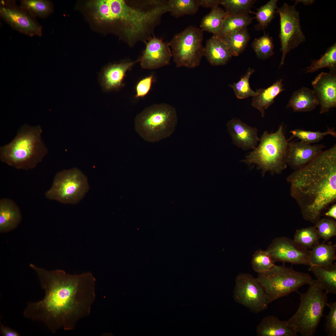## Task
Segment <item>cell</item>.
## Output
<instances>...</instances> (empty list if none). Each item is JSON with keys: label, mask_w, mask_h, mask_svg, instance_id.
<instances>
[{"label": "cell", "mask_w": 336, "mask_h": 336, "mask_svg": "<svg viewBox=\"0 0 336 336\" xmlns=\"http://www.w3.org/2000/svg\"><path fill=\"white\" fill-rule=\"evenodd\" d=\"M22 220L19 207L13 200L7 198L0 200V232L4 233L15 229Z\"/></svg>", "instance_id": "cell-21"}, {"label": "cell", "mask_w": 336, "mask_h": 336, "mask_svg": "<svg viewBox=\"0 0 336 336\" xmlns=\"http://www.w3.org/2000/svg\"><path fill=\"white\" fill-rule=\"evenodd\" d=\"M314 1L315 0H296L294 5L300 2H302L305 5H308L312 4Z\"/></svg>", "instance_id": "cell-45"}, {"label": "cell", "mask_w": 336, "mask_h": 336, "mask_svg": "<svg viewBox=\"0 0 336 336\" xmlns=\"http://www.w3.org/2000/svg\"><path fill=\"white\" fill-rule=\"evenodd\" d=\"M204 56L211 65L217 66L226 64L232 56L223 39L213 35L206 41Z\"/></svg>", "instance_id": "cell-19"}, {"label": "cell", "mask_w": 336, "mask_h": 336, "mask_svg": "<svg viewBox=\"0 0 336 336\" xmlns=\"http://www.w3.org/2000/svg\"><path fill=\"white\" fill-rule=\"evenodd\" d=\"M277 0H271L264 5L257 9L255 18L258 23L255 26L256 30H264L275 17L278 8Z\"/></svg>", "instance_id": "cell-30"}, {"label": "cell", "mask_w": 336, "mask_h": 336, "mask_svg": "<svg viewBox=\"0 0 336 336\" xmlns=\"http://www.w3.org/2000/svg\"><path fill=\"white\" fill-rule=\"evenodd\" d=\"M203 31L190 26L175 35L168 42L177 67L194 68L199 65L204 56Z\"/></svg>", "instance_id": "cell-8"}, {"label": "cell", "mask_w": 336, "mask_h": 336, "mask_svg": "<svg viewBox=\"0 0 336 336\" xmlns=\"http://www.w3.org/2000/svg\"><path fill=\"white\" fill-rule=\"evenodd\" d=\"M320 239L317 230L314 226L297 230L293 240L309 249H312L320 243Z\"/></svg>", "instance_id": "cell-34"}, {"label": "cell", "mask_w": 336, "mask_h": 336, "mask_svg": "<svg viewBox=\"0 0 336 336\" xmlns=\"http://www.w3.org/2000/svg\"><path fill=\"white\" fill-rule=\"evenodd\" d=\"M254 0H221L220 4L228 15L239 16L252 13L251 9L256 2Z\"/></svg>", "instance_id": "cell-33"}, {"label": "cell", "mask_w": 336, "mask_h": 336, "mask_svg": "<svg viewBox=\"0 0 336 336\" xmlns=\"http://www.w3.org/2000/svg\"><path fill=\"white\" fill-rule=\"evenodd\" d=\"M145 43V49L139 58L142 68L155 69L170 64L172 55L168 43L154 35Z\"/></svg>", "instance_id": "cell-14"}, {"label": "cell", "mask_w": 336, "mask_h": 336, "mask_svg": "<svg viewBox=\"0 0 336 336\" xmlns=\"http://www.w3.org/2000/svg\"><path fill=\"white\" fill-rule=\"evenodd\" d=\"M319 105L313 90L303 87L294 92L287 106L294 112L310 111Z\"/></svg>", "instance_id": "cell-22"}, {"label": "cell", "mask_w": 336, "mask_h": 336, "mask_svg": "<svg viewBox=\"0 0 336 336\" xmlns=\"http://www.w3.org/2000/svg\"><path fill=\"white\" fill-rule=\"evenodd\" d=\"M291 196L303 218L315 223L322 212L336 199V144L287 178Z\"/></svg>", "instance_id": "cell-2"}, {"label": "cell", "mask_w": 336, "mask_h": 336, "mask_svg": "<svg viewBox=\"0 0 336 336\" xmlns=\"http://www.w3.org/2000/svg\"><path fill=\"white\" fill-rule=\"evenodd\" d=\"M255 72L254 69L249 68L245 75L236 83H234L229 86L233 89L236 97L239 99H243L249 97L254 96L256 91H253L249 83L251 75Z\"/></svg>", "instance_id": "cell-37"}, {"label": "cell", "mask_w": 336, "mask_h": 336, "mask_svg": "<svg viewBox=\"0 0 336 336\" xmlns=\"http://www.w3.org/2000/svg\"><path fill=\"white\" fill-rule=\"evenodd\" d=\"M139 62V58L134 61L113 64L106 67L101 76V84L104 89L109 91L120 88L127 72Z\"/></svg>", "instance_id": "cell-18"}, {"label": "cell", "mask_w": 336, "mask_h": 336, "mask_svg": "<svg viewBox=\"0 0 336 336\" xmlns=\"http://www.w3.org/2000/svg\"><path fill=\"white\" fill-rule=\"evenodd\" d=\"M199 7L198 0L168 1V12L175 18L185 15L194 14L198 12Z\"/></svg>", "instance_id": "cell-29"}, {"label": "cell", "mask_w": 336, "mask_h": 336, "mask_svg": "<svg viewBox=\"0 0 336 336\" xmlns=\"http://www.w3.org/2000/svg\"><path fill=\"white\" fill-rule=\"evenodd\" d=\"M228 131L233 143L244 150L254 149L259 142L258 131L243 122L240 119H233L226 124Z\"/></svg>", "instance_id": "cell-16"}, {"label": "cell", "mask_w": 336, "mask_h": 336, "mask_svg": "<svg viewBox=\"0 0 336 336\" xmlns=\"http://www.w3.org/2000/svg\"><path fill=\"white\" fill-rule=\"evenodd\" d=\"M310 66L305 68L307 73H312L324 68L336 70V44L329 47L319 59L311 62Z\"/></svg>", "instance_id": "cell-32"}, {"label": "cell", "mask_w": 336, "mask_h": 336, "mask_svg": "<svg viewBox=\"0 0 336 336\" xmlns=\"http://www.w3.org/2000/svg\"><path fill=\"white\" fill-rule=\"evenodd\" d=\"M247 28L231 33L223 38L232 56H237L245 49L250 40Z\"/></svg>", "instance_id": "cell-26"}, {"label": "cell", "mask_w": 336, "mask_h": 336, "mask_svg": "<svg viewBox=\"0 0 336 336\" xmlns=\"http://www.w3.org/2000/svg\"><path fill=\"white\" fill-rule=\"evenodd\" d=\"M293 137H296L301 141L311 144L317 142L321 140L324 137L330 135L336 137V132L334 129L328 127L324 132L306 131L300 129H296L290 131Z\"/></svg>", "instance_id": "cell-36"}, {"label": "cell", "mask_w": 336, "mask_h": 336, "mask_svg": "<svg viewBox=\"0 0 336 336\" xmlns=\"http://www.w3.org/2000/svg\"><path fill=\"white\" fill-rule=\"evenodd\" d=\"M275 263L266 250L260 249L255 252L251 262L253 269L258 273L269 270L275 265Z\"/></svg>", "instance_id": "cell-38"}, {"label": "cell", "mask_w": 336, "mask_h": 336, "mask_svg": "<svg viewBox=\"0 0 336 336\" xmlns=\"http://www.w3.org/2000/svg\"><path fill=\"white\" fill-rule=\"evenodd\" d=\"M0 332L3 336H19L20 333L17 331L5 326L0 322Z\"/></svg>", "instance_id": "cell-42"}, {"label": "cell", "mask_w": 336, "mask_h": 336, "mask_svg": "<svg viewBox=\"0 0 336 336\" xmlns=\"http://www.w3.org/2000/svg\"><path fill=\"white\" fill-rule=\"evenodd\" d=\"M226 12L219 7L212 9L203 18L200 26L205 31L217 35L220 32L223 22L228 16Z\"/></svg>", "instance_id": "cell-27"}, {"label": "cell", "mask_w": 336, "mask_h": 336, "mask_svg": "<svg viewBox=\"0 0 336 336\" xmlns=\"http://www.w3.org/2000/svg\"><path fill=\"white\" fill-rule=\"evenodd\" d=\"M89 189L86 177L80 170L73 168L58 172L45 195L49 200L74 204L83 198Z\"/></svg>", "instance_id": "cell-9"}, {"label": "cell", "mask_w": 336, "mask_h": 336, "mask_svg": "<svg viewBox=\"0 0 336 336\" xmlns=\"http://www.w3.org/2000/svg\"><path fill=\"white\" fill-rule=\"evenodd\" d=\"M20 6L35 17L46 18L53 11L52 4L47 0H23Z\"/></svg>", "instance_id": "cell-31"}, {"label": "cell", "mask_w": 336, "mask_h": 336, "mask_svg": "<svg viewBox=\"0 0 336 336\" xmlns=\"http://www.w3.org/2000/svg\"><path fill=\"white\" fill-rule=\"evenodd\" d=\"M259 336H296L297 332L287 321L280 320L273 315L264 318L256 329Z\"/></svg>", "instance_id": "cell-20"}, {"label": "cell", "mask_w": 336, "mask_h": 336, "mask_svg": "<svg viewBox=\"0 0 336 336\" xmlns=\"http://www.w3.org/2000/svg\"><path fill=\"white\" fill-rule=\"evenodd\" d=\"M233 296L236 302L255 314L264 310L268 307L262 287L256 278L249 273H240L237 275Z\"/></svg>", "instance_id": "cell-11"}, {"label": "cell", "mask_w": 336, "mask_h": 336, "mask_svg": "<svg viewBox=\"0 0 336 336\" xmlns=\"http://www.w3.org/2000/svg\"><path fill=\"white\" fill-rule=\"evenodd\" d=\"M324 147L322 144L312 145L301 141L288 143L287 165L295 170L299 169L314 159Z\"/></svg>", "instance_id": "cell-17"}, {"label": "cell", "mask_w": 336, "mask_h": 336, "mask_svg": "<svg viewBox=\"0 0 336 336\" xmlns=\"http://www.w3.org/2000/svg\"><path fill=\"white\" fill-rule=\"evenodd\" d=\"M0 16L12 28L30 36H40L42 26L36 17L14 1L2 0L0 7Z\"/></svg>", "instance_id": "cell-12"}, {"label": "cell", "mask_w": 336, "mask_h": 336, "mask_svg": "<svg viewBox=\"0 0 336 336\" xmlns=\"http://www.w3.org/2000/svg\"><path fill=\"white\" fill-rule=\"evenodd\" d=\"M310 251V266L330 265L336 259L335 245L319 243Z\"/></svg>", "instance_id": "cell-24"}, {"label": "cell", "mask_w": 336, "mask_h": 336, "mask_svg": "<svg viewBox=\"0 0 336 336\" xmlns=\"http://www.w3.org/2000/svg\"><path fill=\"white\" fill-rule=\"evenodd\" d=\"M153 79V76L151 75L142 79L138 83L136 87L135 98L143 97L148 93Z\"/></svg>", "instance_id": "cell-41"}, {"label": "cell", "mask_w": 336, "mask_h": 336, "mask_svg": "<svg viewBox=\"0 0 336 336\" xmlns=\"http://www.w3.org/2000/svg\"><path fill=\"white\" fill-rule=\"evenodd\" d=\"M45 296L29 302L23 312L26 318L43 322L53 333L61 329H73L88 316L94 302L96 279L91 273L70 274L62 270H48L33 264Z\"/></svg>", "instance_id": "cell-1"}, {"label": "cell", "mask_w": 336, "mask_h": 336, "mask_svg": "<svg viewBox=\"0 0 336 336\" xmlns=\"http://www.w3.org/2000/svg\"><path fill=\"white\" fill-rule=\"evenodd\" d=\"M258 274L256 279L264 290L268 304L297 291L312 279L308 273L296 271L284 263L275 265L269 270Z\"/></svg>", "instance_id": "cell-7"}, {"label": "cell", "mask_w": 336, "mask_h": 336, "mask_svg": "<svg viewBox=\"0 0 336 336\" xmlns=\"http://www.w3.org/2000/svg\"><path fill=\"white\" fill-rule=\"evenodd\" d=\"M259 142L258 145L242 161L250 165H257L263 175L268 171L272 174H280L287 166L288 144L282 125L274 133L264 131Z\"/></svg>", "instance_id": "cell-4"}, {"label": "cell", "mask_w": 336, "mask_h": 336, "mask_svg": "<svg viewBox=\"0 0 336 336\" xmlns=\"http://www.w3.org/2000/svg\"><path fill=\"white\" fill-rule=\"evenodd\" d=\"M178 122L175 107L166 103L147 107L134 119L135 130L145 141L151 142L166 138L174 132Z\"/></svg>", "instance_id": "cell-6"}, {"label": "cell", "mask_w": 336, "mask_h": 336, "mask_svg": "<svg viewBox=\"0 0 336 336\" xmlns=\"http://www.w3.org/2000/svg\"><path fill=\"white\" fill-rule=\"evenodd\" d=\"M42 132L39 126H22L10 142L0 147L1 161L18 170L36 167L48 152L41 138Z\"/></svg>", "instance_id": "cell-3"}, {"label": "cell", "mask_w": 336, "mask_h": 336, "mask_svg": "<svg viewBox=\"0 0 336 336\" xmlns=\"http://www.w3.org/2000/svg\"><path fill=\"white\" fill-rule=\"evenodd\" d=\"M315 224L320 238L327 241L336 236V222L334 220L324 218Z\"/></svg>", "instance_id": "cell-39"}, {"label": "cell", "mask_w": 336, "mask_h": 336, "mask_svg": "<svg viewBox=\"0 0 336 336\" xmlns=\"http://www.w3.org/2000/svg\"><path fill=\"white\" fill-rule=\"evenodd\" d=\"M325 215L334 219H336V205L335 204L333 205L325 213Z\"/></svg>", "instance_id": "cell-44"}, {"label": "cell", "mask_w": 336, "mask_h": 336, "mask_svg": "<svg viewBox=\"0 0 336 336\" xmlns=\"http://www.w3.org/2000/svg\"><path fill=\"white\" fill-rule=\"evenodd\" d=\"M330 312L326 317L325 331L328 336H336V302L327 303Z\"/></svg>", "instance_id": "cell-40"}, {"label": "cell", "mask_w": 336, "mask_h": 336, "mask_svg": "<svg viewBox=\"0 0 336 336\" xmlns=\"http://www.w3.org/2000/svg\"><path fill=\"white\" fill-rule=\"evenodd\" d=\"M200 7L210 8L212 9L218 7L221 0H198Z\"/></svg>", "instance_id": "cell-43"}, {"label": "cell", "mask_w": 336, "mask_h": 336, "mask_svg": "<svg viewBox=\"0 0 336 336\" xmlns=\"http://www.w3.org/2000/svg\"><path fill=\"white\" fill-rule=\"evenodd\" d=\"M282 82V80L281 79L266 88L256 90L251 105L259 111L262 117L265 115V110L274 102V99L280 92L285 90Z\"/></svg>", "instance_id": "cell-23"}, {"label": "cell", "mask_w": 336, "mask_h": 336, "mask_svg": "<svg viewBox=\"0 0 336 336\" xmlns=\"http://www.w3.org/2000/svg\"><path fill=\"white\" fill-rule=\"evenodd\" d=\"M252 47L257 57L261 59L268 58L274 54L273 38L268 34L255 39Z\"/></svg>", "instance_id": "cell-35"}, {"label": "cell", "mask_w": 336, "mask_h": 336, "mask_svg": "<svg viewBox=\"0 0 336 336\" xmlns=\"http://www.w3.org/2000/svg\"><path fill=\"white\" fill-rule=\"evenodd\" d=\"M266 250L275 262L310 266V250L287 237L275 238Z\"/></svg>", "instance_id": "cell-13"}, {"label": "cell", "mask_w": 336, "mask_h": 336, "mask_svg": "<svg viewBox=\"0 0 336 336\" xmlns=\"http://www.w3.org/2000/svg\"><path fill=\"white\" fill-rule=\"evenodd\" d=\"M253 19L249 15H228L224 19L219 33L216 35L223 38L231 33L247 28Z\"/></svg>", "instance_id": "cell-28"}, {"label": "cell", "mask_w": 336, "mask_h": 336, "mask_svg": "<svg viewBox=\"0 0 336 336\" xmlns=\"http://www.w3.org/2000/svg\"><path fill=\"white\" fill-rule=\"evenodd\" d=\"M305 293L300 294V302L296 313L288 320L290 325L302 336H312L315 332L327 304V294L317 279H311Z\"/></svg>", "instance_id": "cell-5"}, {"label": "cell", "mask_w": 336, "mask_h": 336, "mask_svg": "<svg viewBox=\"0 0 336 336\" xmlns=\"http://www.w3.org/2000/svg\"><path fill=\"white\" fill-rule=\"evenodd\" d=\"M309 269L319 280L327 293L336 294V265H310Z\"/></svg>", "instance_id": "cell-25"}, {"label": "cell", "mask_w": 336, "mask_h": 336, "mask_svg": "<svg viewBox=\"0 0 336 336\" xmlns=\"http://www.w3.org/2000/svg\"><path fill=\"white\" fill-rule=\"evenodd\" d=\"M295 6L285 2L276 11L280 17V50L282 53L280 67L284 65L286 55L306 40L300 26L299 13L296 10Z\"/></svg>", "instance_id": "cell-10"}, {"label": "cell", "mask_w": 336, "mask_h": 336, "mask_svg": "<svg viewBox=\"0 0 336 336\" xmlns=\"http://www.w3.org/2000/svg\"><path fill=\"white\" fill-rule=\"evenodd\" d=\"M313 91L321 107L320 113L336 106V70L322 72L312 82Z\"/></svg>", "instance_id": "cell-15"}]
</instances>
